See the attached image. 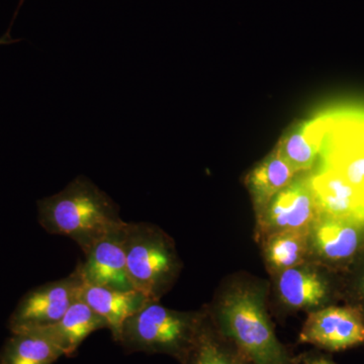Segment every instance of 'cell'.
<instances>
[{"label":"cell","mask_w":364,"mask_h":364,"mask_svg":"<svg viewBox=\"0 0 364 364\" xmlns=\"http://www.w3.org/2000/svg\"><path fill=\"white\" fill-rule=\"evenodd\" d=\"M269 284L250 275H234L223 282L207 306L208 314L250 364H294L280 342L268 314Z\"/></svg>","instance_id":"cell-1"},{"label":"cell","mask_w":364,"mask_h":364,"mask_svg":"<svg viewBox=\"0 0 364 364\" xmlns=\"http://www.w3.org/2000/svg\"><path fill=\"white\" fill-rule=\"evenodd\" d=\"M38 220L48 233L68 237L83 253L124 223L117 203L83 176L56 195L39 200Z\"/></svg>","instance_id":"cell-2"},{"label":"cell","mask_w":364,"mask_h":364,"mask_svg":"<svg viewBox=\"0 0 364 364\" xmlns=\"http://www.w3.org/2000/svg\"><path fill=\"white\" fill-rule=\"evenodd\" d=\"M304 132L318 148V169L331 172L351 188L364 221V107H330L304 122Z\"/></svg>","instance_id":"cell-3"},{"label":"cell","mask_w":364,"mask_h":364,"mask_svg":"<svg viewBox=\"0 0 364 364\" xmlns=\"http://www.w3.org/2000/svg\"><path fill=\"white\" fill-rule=\"evenodd\" d=\"M205 316V306L184 312L152 301L124 322L117 343L128 353L165 354L181 364Z\"/></svg>","instance_id":"cell-4"},{"label":"cell","mask_w":364,"mask_h":364,"mask_svg":"<svg viewBox=\"0 0 364 364\" xmlns=\"http://www.w3.org/2000/svg\"><path fill=\"white\" fill-rule=\"evenodd\" d=\"M124 250L134 289L159 301L174 286L182 269L176 242L156 225L127 223Z\"/></svg>","instance_id":"cell-5"},{"label":"cell","mask_w":364,"mask_h":364,"mask_svg":"<svg viewBox=\"0 0 364 364\" xmlns=\"http://www.w3.org/2000/svg\"><path fill=\"white\" fill-rule=\"evenodd\" d=\"M274 296L287 312H306L341 301L340 277L313 261L284 270L272 277Z\"/></svg>","instance_id":"cell-6"},{"label":"cell","mask_w":364,"mask_h":364,"mask_svg":"<svg viewBox=\"0 0 364 364\" xmlns=\"http://www.w3.org/2000/svg\"><path fill=\"white\" fill-rule=\"evenodd\" d=\"M364 250V222L321 213L310 227V261L340 274Z\"/></svg>","instance_id":"cell-7"},{"label":"cell","mask_w":364,"mask_h":364,"mask_svg":"<svg viewBox=\"0 0 364 364\" xmlns=\"http://www.w3.org/2000/svg\"><path fill=\"white\" fill-rule=\"evenodd\" d=\"M83 280L77 268L68 277L31 289L18 301L7 328L11 333L47 327L58 322L79 299Z\"/></svg>","instance_id":"cell-8"},{"label":"cell","mask_w":364,"mask_h":364,"mask_svg":"<svg viewBox=\"0 0 364 364\" xmlns=\"http://www.w3.org/2000/svg\"><path fill=\"white\" fill-rule=\"evenodd\" d=\"M321 213L311 172L299 174L256 217L255 240L259 244L277 232L310 228Z\"/></svg>","instance_id":"cell-9"},{"label":"cell","mask_w":364,"mask_h":364,"mask_svg":"<svg viewBox=\"0 0 364 364\" xmlns=\"http://www.w3.org/2000/svg\"><path fill=\"white\" fill-rule=\"evenodd\" d=\"M299 343L318 350L339 352L364 344V317L358 309L345 305L325 306L308 314L299 334Z\"/></svg>","instance_id":"cell-10"},{"label":"cell","mask_w":364,"mask_h":364,"mask_svg":"<svg viewBox=\"0 0 364 364\" xmlns=\"http://www.w3.org/2000/svg\"><path fill=\"white\" fill-rule=\"evenodd\" d=\"M126 225L124 222L112 229L85 252V259L76 267L83 282L119 291L135 289L127 268Z\"/></svg>","instance_id":"cell-11"},{"label":"cell","mask_w":364,"mask_h":364,"mask_svg":"<svg viewBox=\"0 0 364 364\" xmlns=\"http://www.w3.org/2000/svg\"><path fill=\"white\" fill-rule=\"evenodd\" d=\"M79 299H82L102 317L116 342L119 338L124 322L152 301V299L136 289L119 291L109 287L91 286L85 282L81 287Z\"/></svg>","instance_id":"cell-12"},{"label":"cell","mask_w":364,"mask_h":364,"mask_svg":"<svg viewBox=\"0 0 364 364\" xmlns=\"http://www.w3.org/2000/svg\"><path fill=\"white\" fill-rule=\"evenodd\" d=\"M0 349V364H54L63 351L43 328L11 333Z\"/></svg>","instance_id":"cell-13"},{"label":"cell","mask_w":364,"mask_h":364,"mask_svg":"<svg viewBox=\"0 0 364 364\" xmlns=\"http://www.w3.org/2000/svg\"><path fill=\"white\" fill-rule=\"evenodd\" d=\"M274 150L261 160L245 177L255 215H259L270 200L298 176Z\"/></svg>","instance_id":"cell-14"},{"label":"cell","mask_w":364,"mask_h":364,"mask_svg":"<svg viewBox=\"0 0 364 364\" xmlns=\"http://www.w3.org/2000/svg\"><path fill=\"white\" fill-rule=\"evenodd\" d=\"M259 244L272 277L310 260V228L277 232Z\"/></svg>","instance_id":"cell-15"},{"label":"cell","mask_w":364,"mask_h":364,"mask_svg":"<svg viewBox=\"0 0 364 364\" xmlns=\"http://www.w3.org/2000/svg\"><path fill=\"white\" fill-rule=\"evenodd\" d=\"M42 328L51 335L67 358L73 356L79 346L93 332L104 328L107 329L102 317L81 299L72 304L58 322Z\"/></svg>","instance_id":"cell-16"},{"label":"cell","mask_w":364,"mask_h":364,"mask_svg":"<svg viewBox=\"0 0 364 364\" xmlns=\"http://www.w3.org/2000/svg\"><path fill=\"white\" fill-rule=\"evenodd\" d=\"M181 364H250L215 326L205 306V316L195 342Z\"/></svg>","instance_id":"cell-17"},{"label":"cell","mask_w":364,"mask_h":364,"mask_svg":"<svg viewBox=\"0 0 364 364\" xmlns=\"http://www.w3.org/2000/svg\"><path fill=\"white\" fill-rule=\"evenodd\" d=\"M274 151L296 174L313 171L318 157V148L305 135L304 122L287 129Z\"/></svg>","instance_id":"cell-18"},{"label":"cell","mask_w":364,"mask_h":364,"mask_svg":"<svg viewBox=\"0 0 364 364\" xmlns=\"http://www.w3.org/2000/svg\"><path fill=\"white\" fill-rule=\"evenodd\" d=\"M339 277L341 303L358 309L364 317V250Z\"/></svg>","instance_id":"cell-19"},{"label":"cell","mask_w":364,"mask_h":364,"mask_svg":"<svg viewBox=\"0 0 364 364\" xmlns=\"http://www.w3.org/2000/svg\"><path fill=\"white\" fill-rule=\"evenodd\" d=\"M294 364H337L322 350L304 352L294 358Z\"/></svg>","instance_id":"cell-20"}]
</instances>
